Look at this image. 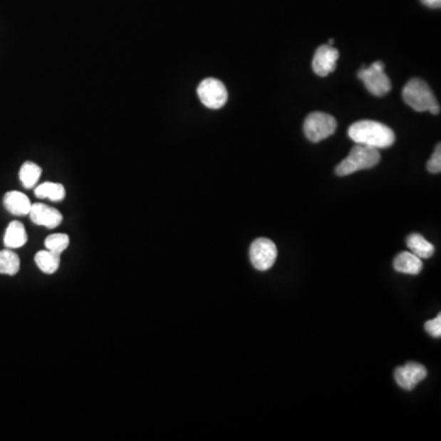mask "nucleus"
Instances as JSON below:
<instances>
[{
  "label": "nucleus",
  "instance_id": "obj_7",
  "mask_svg": "<svg viewBox=\"0 0 441 441\" xmlns=\"http://www.w3.org/2000/svg\"><path fill=\"white\" fill-rule=\"evenodd\" d=\"M249 256L256 270H270L277 259V247L267 238H259L250 245Z\"/></svg>",
  "mask_w": 441,
  "mask_h": 441
},
{
  "label": "nucleus",
  "instance_id": "obj_23",
  "mask_svg": "<svg viewBox=\"0 0 441 441\" xmlns=\"http://www.w3.org/2000/svg\"><path fill=\"white\" fill-rule=\"evenodd\" d=\"M333 44V40L328 41V46H332Z\"/></svg>",
  "mask_w": 441,
  "mask_h": 441
},
{
  "label": "nucleus",
  "instance_id": "obj_9",
  "mask_svg": "<svg viewBox=\"0 0 441 441\" xmlns=\"http://www.w3.org/2000/svg\"><path fill=\"white\" fill-rule=\"evenodd\" d=\"M338 58L340 52L336 48L328 44H323L315 52L313 58V71L319 76H328L336 69Z\"/></svg>",
  "mask_w": 441,
  "mask_h": 441
},
{
  "label": "nucleus",
  "instance_id": "obj_10",
  "mask_svg": "<svg viewBox=\"0 0 441 441\" xmlns=\"http://www.w3.org/2000/svg\"><path fill=\"white\" fill-rule=\"evenodd\" d=\"M31 221L37 224V226H43V227L57 228L63 221V214L57 210L53 209L51 206L44 205V204H33L31 206L30 210Z\"/></svg>",
  "mask_w": 441,
  "mask_h": 441
},
{
  "label": "nucleus",
  "instance_id": "obj_21",
  "mask_svg": "<svg viewBox=\"0 0 441 441\" xmlns=\"http://www.w3.org/2000/svg\"><path fill=\"white\" fill-rule=\"evenodd\" d=\"M425 331L428 332L429 335L435 338H439L441 336V315H437L435 319L429 320L424 325Z\"/></svg>",
  "mask_w": 441,
  "mask_h": 441
},
{
  "label": "nucleus",
  "instance_id": "obj_5",
  "mask_svg": "<svg viewBox=\"0 0 441 441\" xmlns=\"http://www.w3.org/2000/svg\"><path fill=\"white\" fill-rule=\"evenodd\" d=\"M337 129L336 119L328 113L314 112L306 117L304 134L311 142H320L328 139Z\"/></svg>",
  "mask_w": 441,
  "mask_h": 441
},
{
  "label": "nucleus",
  "instance_id": "obj_8",
  "mask_svg": "<svg viewBox=\"0 0 441 441\" xmlns=\"http://www.w3.org/2000/svg\"><path fill=\"white\" fill-rule=\"evenodd\" d=\"M427 375H428L427 369L420 363L415 362L407 363L402 367L396 368V370L393 373L395 381L398 383V386L407 391L415 389L420 381L427 378Z\"/></svg>",
  "mask_w": 441,
  "mask_h": 441
},
{
  "label": "nucleus",
  "instance_id": "obj_16",
  "mask_svg": "<svg viewBox=\"0 0 441 441\" xmlns=\"http://www.w3.org/2000/svg\"><path fill=\"white\" fill-rule=\"evenodd\" d=\"M42 175V168L35 162L27 161L22 165L19 172V177L21 180V184L26 189H32L35 187L37 182L40 180Z\"/></svg>",
  "mask_w": 441,
  "mask_h": 441
},
{
  "label": "nucleus",
  "instance_id": "obj_1",
  "mask_svg": "<svg viewBox=\"0 0 441 441\" xmlns=\"http://www.w3.org/2000/svg\"><path fill=\"white\" fill-rule=\"evenodd\" d=\"M348 136L356 144L367 145L378 150L388 149L396 140L393 129L375 120L354 123L348 129Z\"/></svg>",
  "mask_w": 441,
  "mask_h": 441
},
{
  "label": "nucleus",
  "instance_id": "obj_17",
  "mask_svg": "<svg viewBox=\"0 0 441 441\" xmlns=\"http://www.w3.org/2000/svg\"><path fill=\"white\" fill-rule=\"evenodd\" d=\"M35 195L38 199H49V200L58 202V201L64 200L66 188L61 184L47 182V183L41 184L35 189Z\"/></svg>",
  "mask_w": 441,
  "mask_h": 441
},
{
  "label": "nucleus",
  "instance_id": "obj_6",
  "mask_svg": "<svg viewBox=\"0 0 441 441\" xmlns=\"http://www.w3.org/2000/svg\"><path fill=\"white\" fill-rule=\"evenodd\" d=\"M201 103L210 110H219L227 103L228 92L222 81L217 79L202 80L197 88Z\"/></svg>",
  "mask_w": 441,
  "mask_h": 441
},
{
  "label": "nucleus",
  "instance_id": "obj_20",
  "mask_svg": "<svg viewBox=\"0 0 441 441\" xmlns=\"http://www.w3.org/2000/svg\"><path fill=\"white\" fill-rule=\"evenodd\" d=\"M427 170H428L430 173H434V175H437V173H440L441 172V145L437 144V147L434 150V153H432V157L429 160L428 163H427Z\"/></svg>",
  "mask_w": 441,
  "mask_h": 441
},
{
  "label": "nucleus",
  "instance_id": "obj_11",
  "mask_svg": "<svg viewBox=\"0 0 441 441\" xmlns=\"http://www.w3.org/2000/svg\"><path fill=\"white\" fill-rule=\"evenodd\" d=\"M393 269L406 275H418L423 269V262L411 251H403L393 260Z\"/></svg>",
  "mask_w": 441,
  "mask_h": 441
},
{
  "label": "nucleus",
  "instance_id": "obj_13",
  "mask_svg": "<svg viewBox=\"0 0 441 441\" xmlns=\"http://www.w3.org/2000/svg\"><path fill=\"white\" fill-rule=\"evenodd\" d=\"M27 243L25 226L19 221H13L5 231L4 244L8 249H18Z\"/></svg>",
  "mask_w": 441,
  "mask_h": 441
},
{
  "label": "nucleus",
  "instance_id": "obj_2",
  "mask_svg": "<svg viewBox=\"0 0 441 441\" xmlns=\"http://www.w3.org/2000/svg\"><path fill=\"white\" fill-rule=\"evenodd\" d=\"M402 97L406 105L417 112H430L432 114L440 113V105L437 97L434 96L428 83L420 79H412L403 88Z\"/></svg>",
  "mask_w": 441,
  "mask_h": 441
},
{
  "label": "nucleus",
  "instance_id": "obj_18",
  "mask_svg": "<svg viewBox=\"0 0 441 441\" xmlns=\"http://www.w3.org/2000/svg\"><path fill=\"white\" fill-rule=\"evenodd\" d=\"M20 270V259L13 250H0V274L14 276Z\"/></svg>",
  "mask_w": 441,
  "mask_h": 441
},
{
  "label": "nucleus",
  "instance_id": "obj_14",
  "mask_svg": "<svg viewBox=\"0 0 441 441\" xmlns=\"http://www.w3.org/2000/svg\"><path fill=\"white\" fill-rule=\"evenodd\" d=\"M406 244L411 253L417 255L420 259L432 258V254L435 251L434 245L430 242L427 241L423 236L413 233L407 238Z\"/></svg>",
  "mask_w": 441,
  "mask_h": 441
},
{
  "label": "nucleus",
  "instance_id": "obj_19",
  "mask_svg": "<svg viewBox=\"0 0 441 441\" xmlns=\"http://www.w3.org/2000/svg\"><path fill=\"white\" fill-rule=\"evenodd\" d=\"M69 243H71V238H69L68 234L56 233V234L47 237V239L44 242V245H46V248L49 251L61 255V253L68 248Z\"/></svg>",
  "mask_w": 441,
  "mask_h": 441
},
{
  "label": "nucleus",
  "instance_id": "obj_4",
  "mask_svg": "<svg viewBox=\"0 0 441 441\" xmlns=\"http://www.w3.org/2000/svg\"><path fill=\"white\" fill-rule=\"evenodd\" d=\"M358 78L362 80L368 91L374 96H385L391 90V81L389 76L385 74V66L383 61H374L370 66L362 68L358 71Z\"/></svg>",
  "mask_w": 441,
  "mask_h": 441
},
{
  "label": "nucleus",
  "instance_id": "obj_22",
  "mask_svg": "<svg viewBox=\"0 0 441 441\" xmlns=\"http://www.w3.org/2000/svg\"><path fill=\"white\" fill-rule=\"evenodd\" d=\"M420 1L432 9H439L441 6V0H420Z\"/></svg>",
  "mask_w": 441,
  "mask_h": 441
},
{
  "label": "nucleus",
  "instance_id": "obj_3",
  "mask_svg": "<svg viewBox=\"0 0 441 441\" xmlns=\"http://www.w3.org/2000/svg\"><path fill=\"white\" fill-rule=\"evenodd\" d=\"M380 152L375 147L357 144L351 150L350 155L336 167L337 175L346 177L363 170H370L380 162Z\"/></svg>",
  "mask_w": 441,
  "mask_h": 441
},
{
  "label": "nucleus",
  "instance_id": "obj_12",
  "mask_svg": "<svg viewBox=\"0 0 441 441\" xmlns=\"http://www.w3.org/2000/svg\"><path fill=\"white\" fill-rule=\"evenodd\" d=\"M3 204H4L5 209L15 216H25V214H30L31 206H32L30 199L20 192H6L3 199Z\"/></svg>",
  "mask_w": 441,
  "mask_h": 441
},
{
  "label": "nucleus",
  "instance_id": "obj_15",
  "mask_svg": "<svg viewBox=\"0 0 441 441\" xmlns=\"http://www.w3.org/2000/svg\"><path fill=\"white\" fill-rule=\"evenodd\" d=\"M35 261L36 265L42 272L47 275H52V274H56L59 269L61 255L52 253L49 250H41L36 254Z\"/></svg>",
  "mask_w": 441,
  "mask_h": 441
}]
</instances>
